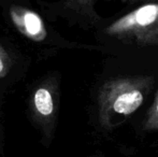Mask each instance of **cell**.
<instances>
[{"label": "cell", "mask_w": 158, "mask_h": 157, "mask_svg": "<svg viewBox=\"0 0 158 157\" xmlns=\"http://www.w3.org/2000/svg\"><path fill=\"white\" fill-rule=\"evenodd\" d=\"M25 29L30 36H38L42 30V22L37 14L32 12H26L24 15Z\"/></svg>", "instance_id": "5b68a950"}, {"label": "cell", "mask_w": 158, "mask_h": 157, "mask_svg": "<svg viewBox=\"0 0 158 157\" xmlns=\"http://www.w3.org/2000/svg\"><path fill=\"white\" fill-rule=\"evenodd\" d=\"M3 70V63H2V59H1V57H0V72Z\"/></svg>", "instance_id": "52a82bcc"}, {"label": "cell", "mask_w": 158, "mask_h": 157, "mask_svg": "<svg viewBox=\"0 0 158 157\" xmlns=\"http://www.w3.org/2000/svg\"><path fill=\"white\" fill-rule=\"evenodd\" d=\"M110 39L137 46H158V2L144 3L104 29Z\"/></svg>", "instance_id": "7a4b0ae2"}, {"label": "cell", "mask_w": 158, "mask_h": 157, "mask_svg": "<svg viewBox=\"0 0 158 157\" xmlns=\"http://www.w3.org/2000/svg\"><path fill=\"white\" fill-rule=\"evenodd\" d=\"M35 105L41 115L50 116L54 111V102L51 93L45 88H40L35 95Z\"/></svg>", "instance_id": "3957f363"}, {"label": "cell", "mask_w": 158, "mask_h": 157, "mask_svg": "<svg viewBox=\"0 0 158 157\" xmlns=\"http://www.w3.org/2000/svg\"><path fill=\"white\" fill-rule=\"evenodd\" d=\"M152 76H122L104 82L98 95V118L106 129L117 127L145 101L154 86Z\"/></svg>", "instance_id": "6da1fadb"}, {"label": "cell", "mask_w": 158, "mask_h": 157, "mask_svg": "<svg viewBox=\"0 0 158 157\" xmlns=\"http://www.w3.org/2000/svg\"><path fill=\"white\" fill-rule=\"evenodd\" d=\"M144 131H157L158 130V90L155 94L154 100L151 105L150 109L146 112L143 122Z\"/></svg>", "instance_id": "277c9868"}, {"label": "cell", "mask_w": 158, "mask_h": 157, "mask_svg": "<svg viewBox=\"0 0 158 157\" xmlns=\"http://www.w3.org/2000/svg\"><path fill=\"white\" fill-rule=\"evenodd\" d=\"M119 1L124 2V3H137V2H141L142 4H144V3H152V2H158V0H119Z\"/></svg>", "instance_id": "8992f818"}]
</instances>
